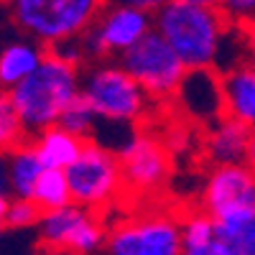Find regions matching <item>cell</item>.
Listing matches in <instances>:
<instances>
[{
    "label": "cell",
    "mask_w": 255,
    "mask_h": 255,
    "mask_svg": "<svg viewBox=\"0 0 255 255\" xmlns=\"http://www.w3.org/2000/svg\"><path fill=\"white\" fill-rule=\"evenodd\" d=\"M245 163H250L255 168V128L250 133V143H248V156H245Z\"/></svg>",
    "instance_id": "cell-27"
},
{
    "label": "cell",
    "mask_w": 255,
    "mask_h": 255,
    "mask_svg": "<svg viewBox=\"0 0 255 255\" xmlns=\"http://www.w3.org/2000/svg\"><path fill=\"white\" fill-rule=\"evenodd\" d=\"M225 115L255 128V64L245 61L222 74Z\"/></svg>",
    "instance_id": "cell-15"
},
{
    "label": "cell",
    "mask_w": 255,
    "mask_h": 255,
    "mask_svg": "<svg viewBox=\"0 0 255 255\" xmlns=\"http://www.w3.org/2000/svg\"><path fill=\"white\" fill-rule=\"evenodd\" d=\"M217 227L222 255H255V212L232 222L217 220Z\"/></svg>",
    "instance_id": "cell-20"
},
{
    "label": "cell",
    "mask_w": 255,
    "mask_h": 255,
    "mask_svg": "<svg viewBox=\"0 0 255 255\" xmlns=\"http://www.w3.org/2000/svg\"><path fill=\"white\" fill-rule=\"evenodd\" d=\"M120 64L143 84L153 100L174 97L189 72V67L174 51V46L156 28H151L138 44L123 51Z\"/></svg>",
    "instance_id": "cell-6"
},
{
    "label": "cell",
    "mask_w": 255,
    "mask_h": 255,
    "mask_svg": "<svg viewBox=\"0 0 255 255\" xmlns=\"http://www.w3.org/2000/svg\"><path fill=\"white\" fill-rule=\"evenodd\" d=\"M0 140H3V153L15 148L18 143L28 140V135L23 130V123H20L18 113L13 110L5 92H3V100H0Z\"/></svg>",
    "instance_id": "cell-23"
},
{
    "label": "cell",
    "mask_w": 255,
    "mask_h": 255,
    "mask_svg": "<svg viewBox=\"0 0 255 255\" xmlns=\"http://www.w3.org/2000/svg\"><path fill=\"white\" fill-rule=\"evenodd\" d=\"M217 8L222 10L230 26L245 28L255 20V0H222Z\"/></svg>",
    "instance_id": "cell-24"
},
{
    "label": "cell",
    "mask_w": 255,
    "mask_h": 255,
    "mask_svg": "<svg viewBox=\"0 0 255 255\" xmlns=\"http://www.w3.org/2000/svg\"><path fill=\"white\" fill-rule=\"evenodd\" d=\"M151 28H153L151 10L108 3L102 8L100 18L82 33L84 54H87V59H105L110 54H123L133 44H138Z\"/></svg>",
    "instance_id": "cell-8"
},
{
    "label": "cell",
    "mask_w": 255,
    "mask_h": 255,
    "mask_svg": "<svg viewBox=\"0 0 255 255\" xmlns=\"http://www.w3.org/2000/svg\"><path fill=\"white\" fill-rule=\"evenodd\" d=\"M31 143L36 148L38 158L44 161V166H51V168H67L84 148V138L67 130L59 123L33 135Z\"/></svg>",
    "instance_id": "cell-16"
},
{
    "label": "cell",
    "mask_w": 255,
    "mask_h": 255,
    "mask_svg": "<svg viewBox=\"0 0 255 255\" xmlns=\"http://www.w3.org/2000/svg\"><path fill=\"white\" fill-rule=\"evenodd\" d=\"M67 179L72 199L95 212L113 204L125 191L120 156L97 140H84L82 153L67 166Z\"/></svg>",
    "instance_id": "cell-4"
},
{
    "label": "cell",
    "mask_w": 255,
    "mask_h": 255,
    "mask_svg": "<svg viewBox=\"0 0 255 255\" xmlns=\"http://www.w3.org/2000/svg\"><path fill=\"white\" fill-rule=\"evenodd\" d=\"M120 166H123L125 191H130V194H153L166 184L168 171H171L166 148L156 138H148L140 133L120 153Z\"/></svg>",
    "instance_id": "cell-11"
},
{
    "label": "cell",
    "mask_w": 255,
    "mask_h": 255,
    "mask_svg": "<svg viewBox=\"0 0 255 255\" xmlns=\"http://www.w3.org/2000/svg\"><path fill=\"white\" fill-rule=\"evenodd\" d=\"M202 209L215 220L232 222L255 212V168L245 161L212 166L204 184Z\"/></svg>",
    "instance_id": "cell-9"
},
{
    "label": "cell",
    "mask_w": 255,
    "mask_h": 255,
    "mask_svg": "<svg viewBox=\"0 0 255 255\" xmlns=\"http://www.w3.org/2000/svg\"><path fill=\"white\" fill-rule=\"evenodd\" d=\"M44 161L38 158L36 148L31 140H23L18 143L15 148L5 151V166H3V194L10 197H26L31 199L33 197V189H36V181L44 171Z\"/></svg>",
    "instance_id": "cell-14"
},
{
    "label": "cell",
    "mask_w": 255,
    "mask_h": 255,
    "mask_svg": "<svg viewBox=\"0 0 255 255\" xmlns=\"http://www.w3.org/2000/svg\"><path fill=\"white\" fill-rule=\"evenodd\" d=\"M82 92L79 67L46 51L44 61L18 84L5 90L13 110L18 113L28 140L41 130L56 125L64 108Z\"/></svg>",
    "instance_id": "cell-1"
},
{
    "label": "cell",
    "mask_w": 255,
    "mask_h": 255,
    "mask_svg": "<svg viewBox=\"0 0 255 255\" xmlns=\"http://www.w3.org/2000/svg\"><path fill=\"white\" fill-rule=\"evenodd\" d=\"M108 3H120V5H133V8H143V10H151L156 13L166 0H108Z\"/></svg>",
    "instance_id": "cell-25"
},
{
    "label": "cell",
    "mask_w": 255,
    "mask_h": 255,
    "mask_svg": "<svg viewBox=\"0 0 255 255\" xmlns=\"http://www.w3.org/2000/svg\"><path fill=\"white\" fill-rule=\"evenodd\" d=\"M245 38H248V59L255 64V20L245 26Z\"/></svg>",
    "instance_id": "cell-26"
},
{
    "label": "cell",
    "mask_w": 255,
    "mask_h": 255,
    "mask_svg": "<svg viewBox=\"0 0 255 255\" xmlns=\"http://www.w3.org/2000/svg\"><path fill=\"white\" fill-rule=\"evenodd\" d=\"M153 28L174 46L189 69H204L215 67L230 23L217 5L166 0L153 13Z\"/></svg>",
    "instance_id": "cell-2"
},
{
    "label": "cell",
    "mask_w": 255,
    "mask_h": 255,
    "mask_svg": "<svg viewBox=\"0 0 255 255\" xmlns=\"http://www.w3.org/2000/svg\"><path fill=\"white\" fill-rule=\"evenodd\" d=\"M38 243L51 253H95L105 248L108 232L97 212L77 202L44 212L36 225Z\"/></svg>",
    "instance_id": "cell-7"
},
{
    "label": "cell",
    "mask_w": 255,
    "mask_h": 255,
    "mask_svg": "<svg viewBox=\"0 0 255 255\" xmlns=\"http://www.w3.org/2000/svg\"><path fill=\"white\" fill-rule=\"evenodd\" d=\"M250 133H253L250 125L230 118V115H222L220 120L212 123L209 133L204 138V156H207V161L212 166L245 161Z\"/></svg>",
    "instance_id": "cell-13"
},
{
    "label": "cell",
    "mask_w": 255,
    "mask_h": 255,
    "mask_svg": "<svg viewBox=\"0 0 255 255\" xmlns=\"http://www.w3.org/2000/svg\"><path fill=\"white\" fill-rule=\"evenodd\" d=\"M108 0H10V20L28 38L51 46L82 36L100 18Z\"/></svg>",
    "instance_id": "cell-3"
},
{
    "label": "cell",
    "mask_w": 255,
    "mask_h": 255,
    "mask_svg": "<svg viewBox=\"0 0 255 255\" xmlns=\"http://www.w3.org/2000/svg\"><path fill=\"white\" fill-rule=\"evenodd\" d=\"M41 215H44V212H41V207L33 199L3 194V202H0V220H3L5 230H28V227H36Z\"/></svg>",
    "instance_id": "cell-21"
},
{
    "label": "cell",
    "mask_w": 255,
    "mask_h": 255,
    "mask_svg": "<svg viewBox=\"0 0 255 255\" xmlns=\"http://www.w3.org/2000/svg\"><path fill=\"white\" fill-rule=\"evenodd\" d=\"M82 95L92 102L100 118L128 123H138L153 100L123 64H118V67L105 64V67L90 69L82 77Z\"/></svg>",
    "instance_id": "cell-5"
},
{
    "label": "cell",
    "mask_w": 255,
    "mask_h": 255,
    "mask_svg": "<svg viewBox=\"0 0 255 255\" xmlns=\"http://www.w3.org/2000/svg\"><path fill=\"white\" fill-rule=\"evenodd\" d=\"M105 248L113 255H179L181 220L156 212V215L118 222L108 232Z\"/></svg>",
    "instance_id": "cell-10"
},
{
    "label": "cell",
    "mask_w": 255,
    "mask_h": 255,
    "mask_svg": "<svg viewBox=\"0 0 255 255\" xmlns=\"http://www.w3.org/2000/svg\"><path fill=\"white\" fill-rule=\"evenodd\" d=\"M189 3H202V5H220L222 0H189Z\"/></svg>",
    "instance_id": "cell-28"
},
{
    "label": "cell",
    "mask_w": 255,
    "mask_h": 255,
    "mask_svg": "<svg viewBox=\"0 0 255 255\" xmlns=\"http://www.w3.org/2000/svg\"><path fill=\"white\" fill-rule=\"evenodd\" d=\"M181 253L184 255H222L217 220L207 209L181 217Z\"/></svg>",
    "instance_id": "cell-17"
},
{
    "label": "cell",
    "mask_w": 255,
    "mask_h": 255,
    "mask_svg": "<svg viewBox=\"0 0 255 255\" xmlns=\"http://www.w3.org/2000/svg\"><path fill=\"white\" fill-rule=\"evenodd\" d=\"M97 120H100V115H97V110L92 108V102L79 92V95L67 105V108H64V113H61V118H59V125H64L67 130H72V133H77V135H82L84 140H87V138L92 135V130H95Z\"/></svg>",
    "instance_id": "cell-22"
},
{
    "label": "cell",
    "mask_w": 255,
    "mask_h": 255,
    "mask_svg": "<svg viewBox=\"0 0 255 255\" xmlns=\"http://www.w3.org/2000/svg\"><path fill=\"white\" fill-rule=\"evenodd\" d=\"M174 97L194 120L215 123L225 115L222 74L215 67L189 69Z\"/></svg>",
    "instance_id": "cell-12"
},
{
    "label": "cell",
    "mask_w": 255,
    "mask_h": 255,
    "mask_svg": "<svg viewBox=\"0 0 255 255\" xmlns=\"http://www.w3.org/2000/svg\"><path fill=\"white\" fill-rule=\"evenodd\" d=\"M46 46L41 41H13L0 54V84L3 90H10L13 84L26 79L46 56Z\"/></svg>",
    "instance_id": "cell-18"
},
{
    "label": "cell",
    "mask_w": 255,
    "mask_h": 255,
    "mask_svg": "<svg viewBox=\"0 0 255 255\" xmlns=\"http://www.w3.org/2000/svg\"><path fill=\"white\" fill-rule=\"evenodd\" d=\"M31 199L41 207V212H51V209L72 204L74 199H72V186H69V179H67V168L46 166L44 171H41L38 181H36Z\"/></svg>",
    "instance_id": "cell-19"
}]
</instances>
